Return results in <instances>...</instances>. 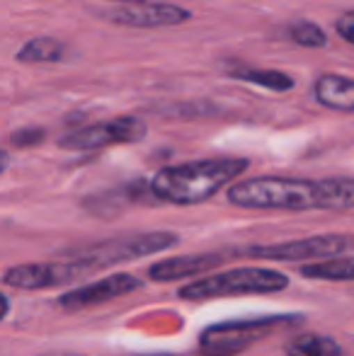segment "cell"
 I'll return each instance as SVG.
<instances>
[{
	"label": "cell",
	"instance_id": "obj_12",
	"mask_svg": "<svg viewBox=\"0 0 354 356\" xmlns=\"http://www.w3.org/2000/svg\"><path fill=\"white\" fill-rule=\"evenodd\" d=\"M313 97L321 107L332 109L340 114L354 112V83L347 75L337 73H323L313 83Z\"/></svg>",
	"mask_w": 354,
	"mask_h": 356
},
{
	"label": "cell",
	"instance_id": "obj_1",
	"mask_svg": "<svg viewBox=\"0 0 354 356\" xmlns=\"http://www.w3.org/2000/svg\"><path fill=\"white\" fill-rule=\"evenodd\" d=\"M228 204L252 211H350L354 207L352 177H250L228 184Z\"/></svg>",
	"mask_w": 354,
	"mask_h": 356
},
{
	"label": "cell",
	"instance_id": "obj_10",
	"mask_svg": "<svg viewBox=\"0 0 354 356\" xmlns=\"http://www.w3.org/2000/svg\"><path fill=\"white\" fill-rule=\"evenodd\" d=\"M141 286H143V282L138 277H134V274H127V272L109 274V277H102L92 284L76 286V289L61 293L58 296V308L68 310V313L95 308V305L109 303V300H114V298H122V296L134 293V291H138Z\"/></svg>",
	"mask_w": 354,
	"mask_h": 356
},
{
	"label": "cell",
	"instance_id": "obj_5",
	"mask_svg": "<svg viewBox=\"0 0 354 356\" xmlns=\"http://www.w3.org/2000/svg\"><path fill=\"white\" fill-rule=\"evenodd\" d=\"M352 252V235L347 233H323L308 235V238L287 240V243L272 245H250V248L236 250L233 254L252 259H269V262H313V259L337 257V254Z\"/></svg>",
	"mask_w": 354,
	"mask_h": 356
},
{
	"label": "cell",
	"instance_id": "obj_18",
	"mask_svg": "<svg viewBox=\"0 0 354 356\" xmlns=\"http://www.w3.org/2000/svg\"><path fill=\"white\" fill-rule=\"evenodd\" d=\"M47 131L39 127H27V129H17V131L10 136V143L17 145V148H34V145L44 143Z\"/></svg>",
	"mask_w": 354,
	"mask_h": 356
},
{
	"label": "cell",
	"instance_id": "obj_3",
	"mask_svg": "<svg viewBox=\"0 0 354 356\" xmlns=\"http://www.w3.org/2000/svg\"><path fill=\"white\" fill-rule=\"evenodd\" d=\"M289 289V277L272 267H236L228 272L194 277L177 291V298L189 303H204L228 296H269Z\"/></svg>",
	"mask_w": 354,
	"mask_h": 356
},
{
	"label": "cell",
	"instance_id": "obj_8",
	"mask_svg": "<svg viewBox=\"0 0 354 356\" xmlns=\"http://www.w3.org/2000/svg\"><path fill=\"white\" fill-rule=\"evenodd\" d=\"M148 136V124L141 117H114L109 122L90 124L58 141L63 150H99L109 145L138 143Z\"/></svg>",
	"mask_w": 354,
	"mask_h": 356
},
{
	"label": "cell",
	"instance_id": "obj_17",
	"mask_svg": "<svg viewBox=\"0 0 354 356\" xmlns=\"http://www.w3.org/2000/svg\"><path fill=\"white\" fill-rule=\"evenodd\" d=\"M287 34L293 44H298V47H303V49H323L328 44L325 29H323L321 24L311 22V19H298V22H293L291 27L287 29Z\"/></svg>",
	"mask_w": 354,
	"mask_h": 356
},
{
	"label": "cell",
	"instance_id": "obj_6",
	"mask_svg": "<svg viewBox=\"0 0 354 356\" xmlns=\"http://www.w3.org/2000/svg\"><path fill=\"white\" fill-rule=\"evenodd\" d=\"M175 245H179L177 233L156 230V233H136V235H124V238L107 240V243H97L88 250H81L78 257H86L88 262L95 264V269H102V267H112V264L151 257V254L170 250Z\"/></svg>",
	"mask_w": 354,
	"mask_h": 356
},
{
	"label": "cell",
	"instance_id": "obj_19",
	"mask_svg": "<svg viewBox=\"0 0 354 356\" xmlns=\"http://www.w3.org/2000/svg\"><path fill=\"white\" fill-rule=\"evenodd\" d=\"M335 29L342 37V42L354 44V13L352 10H347V13L340 15V19L335 22Z\"/></svg>",
	"mask_w": 354,
	"mask_h": 356
},
{
	"label": "cell",
	"instance_id": "obj_15",
	"mask_svg": "<svg viewBox=\"0 0 354 356\" xmlns=\"http://www.w3.org/2000/svg\"><path fill=\"white\" fill-rule=\"evenodd\" d=\"M301 277L306 279H325V282H352L354 279V262L350 254H337V257L313 259L311 264L298 267Z\"/></svg>",
	"mask_w": 354,
	"mask_h": 356
},
{
	"label": "cell",
	"instance_id": "obj_22",
	"mask_svg": "<svg viewBox=\"0 0 354 356\" xmlns=\"http://www.w3.org/2000/svg\"><path fill=\"white\" fill-rule=\"evenodd\" d=\"M102 3H114V5H127V3H141V0H102Z\"/></svg>",
	"mask_w": 354,
	"mask_h": 356
},
{
	"label": "cell",
	"instance_id": "obj_14",
	"mask_svg": "<svg viewBox=\"0 0 354 356\" xmlns=\"http://www.w3.org/2000/svg\"><path fill=\"white\" fill-rule=\"evenodd\" d=\"M233 80H241L248 85H257L262 90H272V92H291L296 88V80L284 71H272V68H252V66H241L228 71Z\"/></svg>",
	"mask_w": 354,
	"mask_h": 356
},
{
	"label": "cell",
	"instance_id": "obj_13",
	"mask_svg": "<svg viewBox=\"0 0 354 356\" xmlns=\"http://www.w3.org/2000/svg\"><path fill=\"white\" fill-rule=\"evenodd\" d=\"M71 54L66 42H58L54 37H34L24 42L15 54V61L19 63H63Z\"/></svg>",
	"mask_w": 354,
	"mask_h": 356
},
{
	"label": "cell",
	"instance_id": "obj_4",
	"mask_svg": "<svg viewBox=\"0 0 354 356\" xmlns=\"http://www.w3.org/2000/svg\"><path fill=\"white\" fill-rule=\"evenodd\" d=\"M287 318L269 315V318L250 320H223L214 323L199 332L197 352L199 356H238L250 349L255 342L269 337Z\"/></svg>",
	"mask_w": 354,
	"mask_h": 356
},
{
	"label": "cell",
	"instance_id": "obj_16",
	"mask_svg": "<svg viewBox=\"0 0 354 356\" xmlns=\"http://www.w3.org/2000/svg\"><path fill=\"white\" fill-rule=\"evenodd\" d=\"M287 356H345V349L340 347L335 337H328V334H316L306 332L298 334V337L289 339L287 347H284Z\"/></svg>",
	"mask_w": 354,
	"mask_h": 356
},
{
	"label": "cell",
	"instance_id": "obj_23",
	"mask_svg": "<svg viewBox=\"0 0 354 356\" xmlns=\"http://www.w3.org/2000/svg\"><path fill=\"white\" fill-rule=\"evenodd\" d=\"M39 356H81V354H63V352H51V354H39Z\"/></svg>",
	"mask_w": 354,
	"mask_h": 356
},
{
	"label": "cell",
	"instance_id": "obj_7",
	"mask_svg": "<svg viewBox=\"0 0 354 356\" xmlns=\"http://www.w3.org/2000/svg\"><path fill=\"white\" fill-rule=\"evenodd\" d=\"M92 272H97V269L86 257L68 259V262L15 264V267L3 272V284L22 291H42V289H54V286H61V284H73Z\"/></svg>",
	"mask_w": 354,
	"mask_h": 356
},
{
	"label": "cell",
	"instance_id": "obj_20",
	"mask_svg": "<svg viewBox=\"0 0 354 356\" xmlns=\"http://www.w3.org/2000/svg\"><path fill=\"white\" fill-rule=\"evenodd\" d=\"M8 313H10V300L5 293H0V323L8 318Z\"/></svg>",
	"mask_w": 354,
	"mask_h": 356
},
{
	"label": "cell",
	"instance_id": "obj_11",
	"mask_svg": "<svg viewBox=\"0 0 354 356\" xmlns=\"http://www.w3.org/2000/svg\"><path fill=\"white\" fill-rule=\"evenodd\" d=\"M223 262V254L218 252H202V254H179V257H168L148 267V279L158 284L182 282V279H194L204 272H211L214 267Z\"/></svg>",
	"mask_w": 354,
	"mask_h": 356
},
{
	"label": "cell",
	"instance_id": "obj_2",
	"mask_svg": "<svg viewBox=\"0 0 354 356\" xmlns=\"http://www.w3.org/2000/svg\"><path fill=\"white\" fill-rule=\"evenodd\" d=\"M250 168L248 158H207L161 168L148 187L156 202L172 207H194L216 197Z\"/></svg>",
	"mask_w": 354,
	"mask_h": 356
},
{
	"label": "cell",
	"instance_id": "obj_21",
	"mask_svg": "<svg viewBox=\"0 0 354 356\" xmlns=\"http://www.w3.org/2000/svg\"><path fill=\"white\" fill-rule=\"evenodd\" d=\"M8 165H10V155H8V150L5 148H0V175L8 170Z\"/></svg>",
	"mask_w": 354,
	"mask_h": 356
},
{
	"label": "cell",
	"instance_id": "obj_9",
	"mask_svg": "<svg viewBox=\"0 0 354 356\" xmlns=\"http://www.w3.org/2000/svg\"><path fill=\"white\" fill-rule=\"evenodd\" d=\"M104 19H112L114 24L136 29H161V27H179L192 19V10L182 8L177 3H127L117 5L114 10L99 13Z\"/></svg>",
	"mask_w": 354,
	"mask_h": 356
}]
</instances>
